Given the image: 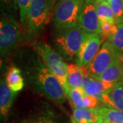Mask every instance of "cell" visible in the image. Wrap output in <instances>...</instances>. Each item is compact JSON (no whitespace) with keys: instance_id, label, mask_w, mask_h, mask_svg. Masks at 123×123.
I'll list each match as a JSON object with an SVG mask.
<instances>
[{"instance_id":"cell-1","label":"cell","mask_w":123,"mask_h":123,"mask_svg":"<svg viewBox=\"0 0 123 123\" xmlns=\"http://www.w3.org/2000/svg\"><path fill=\"white\" fill-rule=\"evenodd\" d=\"M16 62L25 81L36 92L57 104L66 102L67 97L62 84L33 49L18 51Z\"/></svg>"},{"instance_id":"cell-2","label":"cell","mask_w":123,"mask_h":123,"mask_svg":"<svg viewBox=\"0 0 123 123\" xmlns=\"http://www.w3.org/2000/svg\"><path fill=\"white\" fill-rule=\"evenodd\" d=\"M53 10L49 0H32L23 25L21 41H32L40 35L50 20Z\"/></svg>"},{"instance_id":"cell-3","label":"cell","mask_w":123,"mask_h":123,"mask_svg":"<svg viewBox=\"0 0 123 123\" xmlns=\"http://www.w3.org/2000/svg\"><path fill=\"white\" fill-rule=\"evenodd\" d=\"M90 34L79 26L55 31L53 47L64 60L75 63L81 45Z\"/></svg>"},{"instance_id":"cell-4","label":"cell","mask_w":123,"mask_h":123,"mask_svg":"<svg viewBox=\"0 0 123 123\" xmlns=\"http://www.w3.org/2000/svg\"><path fill=\"white\" fill-rule=\"evenodd\" d=\"M86 0H59L53 7L52 19L55 31L79 26Z\"/></svg>"},{"instance_id":"cell-5","label":"cell","mask_w":123,"mask_h":123,"mask_svg":"<svg viewBox=\"0 0 123 123\" xmlns=\"http://www.w3.org/2000/svg\"><path fill=\"white\" fill-rule=\"evenodd\" d=\"M31 46L32 49L39 55L44 64L60 80L63 87L67 86L68 64L64 62L63 57L55 49L43 41H34Z\"/></svg>"},{"instance_id":"cell-6","label":"cell","mask_w":123,"mask_h":123,"mask_svg":"<svg viewBox=\"0 0 123 123\" xmlns=\"http://www.w3.org/2000/svg\"><path fill=\"white\" fill-rule=\"evenodd\" d=\"M23 30L15 18L1 14L0 21L1 57H7L21 40Z\"/></svg>"},{"instance_id":"cell-7","label":"cell","mask_w":123,"mask_h":123,"mask_svg":"<svg viewBox=\"0 0 123 123\" xmlns=\"http://www.w3.org/2000/svg\"><path fill=\"white\" fill-rule=\"evenodd\" d=\"M118 59L108 40H105L92 61L86 66L90 75L97 79Z\"/></svg>"},{"instance_id":"cell-8","label":"cell","mask_w":123,"mask_h":123,"mask_svg":"<svg viewBox=\"0 0 123 123\" xmlns=\"http://www.w3.org/2000/svg\"><path fill=\"white\" fill-rule=\"evenodd\" d=\"M105 41V40L101 34H90L81 45L75 64L80 67L88 66L96 56Z\"/></svg>"},{"instance_id":"cell-9","label":"cell","mask_w":123,"mask_h":123,"mask_svg":"<svg viewBox=\"0 0 123 123\" xmlns=\"http://www.w3.org/2000/svg\"><path fill=\"white\" fill-rule=\"evenodd\" d=\"M79 26L90 34H101L100 21L95 1H85L79 18Z\"/></svg>"},{"instance_id":"cell-10","label":"cell","mask_w":123,"mask_h":123,"mask_svg":"<svg viewBox=\"0 0 123 123\" xmlns=\"http://www.w3.org/2000/svg\"><path fill=\"white\" fill-rule=\"evenodd\" d=\"M17 92H14L10 88L4 79H1L0 82V114L3 120L8 115Z\"/></svg>"},{"instance_id":"cell-11","label":"cell","mask_w":123,"mask_h":123,"mask_svg":"<svg viewBox=\"0 0 123 123\" xmlns=\"http://www.w3.org/2000/svg\"><path fill=\"white\" fill-rule=\"evenodd\" d=\"M101 103L107 107L123 111V78L104 94Z\"/></svg>"},{"instance_id":"cell-12","label":"cell","mask_w":123,"mask_h":123,"mask_svg":"<svg viewBox=\"0 0 123 123\" xmlns=\"http://www.w3.org/2000/svg\"><path fill=\"white\" fill-rule=\"evenodd\" d=\"M101 117L99 107L96 108L73 107L71 123H92Z\"/></svg>"},{"instance_id":"cell-13","label":"cell","mask_w":123,"mask_h":123,"mask_svg":"<svg viewBox=\"0 0 123 123\" xmlns=\"http://www.w3.org/2000/svg\"><path fill=\"white\" fill-rule=\"evenodd\" d=\"M123 78V60L116 59L111 66L105 70L97 79L116 84Z\"/></svg>"},{"instance_id":"cell-14","label":"cell","mask_w":123,"mask_h":123,"mask_svg":"<svg viewBox=\"0 0 123 123\" xmlns=\"http://www.w3.org/2000/svg\"><path fill=\"white\" fill-rule=\"evenodd\" d=\"M114 85L111 83L93 78L84 90L87 94L95 97L101 103L104 94H105Z\"/></svg>"},{"instance_id":"cell-15","label":"cell","mask_w":123,"mask_h":123,"mask_svg":"<svg viewBox=\"0 0 123 123\" xmlns=\"http://www.w3.org/2000/svg\"><path fill=\"white\" fill-rule=\"evenodd\" d=\"M5 79L9 87L14 92H19L24 87L25 80L23 77L21 70L18 66H11L6 73Z\"/></svg>"},{"instance_id":"cell-16","label":"cell","mask_w":123,"mask_h":123,"mask_svg":"<svg viewBox=\"0 0 123 123\" xmlns=\"http://www.w3.org/2000/svg\"><path fill=\"white\" fill-rule=\"evenodd\" d=\"M66 81H67V85L70 88H82V84H83L82 67H80L75 63L68 64Z\"/></svg>"},{"instance_id":"cell-17","label":"cell","mask_w":123,"mask_h":123,"mask_svg":"<svg viewBox=\"0 0 123 123\" xmlns=\"http://www.w3.org/2000/svg\"><path fill=\"white\" fill-rule=\"evenodd\" d=\"M66 97L68 98L73 107L84 108V98L86 95L82 88H70L68 85L64 86Z\"/></svg>"},{"instance_id":"cell-18","label":"cell","mask_w":123,"mask_h":123,"mask_svg":"<svg viewBox=\"0 0 123 123\" xmlns=\"http://www.w3.org/2000/svg\"><path fill=\"white\" fill-rule=\"evenodd\" d=\"M108 40L116 56L123 60V23L117 24L116 32Z\"/></svg>"},{"instance_id":"cell-19","label":"cell","mask_w":123,"mask_h":123,"mask_svg":"<svg viewBox=\"0 0 123 123\" xmlns=\"http://www.w3.org/2000/svg\"><path fill=\"white\" fill-rule=\"evenodd\" d=\"M97 10L99 21H107L116 24L114 14L110 3L107 1H96Z\"/></svg>"},{"instance_id":"cell-20","label":"cell","mask_w":123,"mask_h":123,"mask_svg":"<svg viewBox=\"0 0 123 123\" xmlns=\"http://www.w3.org/2000/svg\"><path fill=\"white\" fill-rule=\"evenodd\" d=\"M100 114L103 120L111 123H123V111L107 106L99 107Z\"/></svg>"},{"instance_id":"cell-21","label":"cell","mask_w":123,"mask_h":123,"mask_svg":"<svg viewBox=\"0 0 123 123\" xmlns=\"http://www.w3.org/2000/svg\"><path fill=\"white\" fill-rule=\"evenodd\" d=\"M0 6L1 14L15 18L18 10L17 0H0Z\"/></svg>"},{"instance_id":"cell-22","label":"cell","mask_w":123,"mask_h":123,"mask_svg":"<svg viewBox=\"0 0 123 123\" xmlns=\"http://www.w3.org/2000/svg\"><path fill=\"white\" fill-rule=\"evenodd\" d=\"M17 1L19 10L20 22L23 25H24L26 22L29 9L32 0H17Z\"/></svg>"},{"instance_id":"cell-23","label":"cell","mask_w":123,"mask_h":123,"mask_svg":"<svg viewBox=\"0 0 123 123\" xmlns=\"http://www.w3.org/2000/svg\"><path fill=\"white\" fill-rule=\"evenodd\" d=\"M101 34L105 40L114 34L117 30V24H112L107 21H100Z\"/></svg>"},{"instance_id":"cell-24","label":"cell","mask_w":123,"mask_h":123,"mask_svg":"<svg viewBox=\"0 0 123 123\" xmlns=\"http://www.w3.org/2000/svg\"><path fill=\"white\" fill-rule=\"evenodd\" d=\"M22 123H54L51 120H49L48 118H40L31 119V120H27Z\"/></svg>"},{"instance_id":"cell-25","label":"cell","mask_w":123,"mask_h":123,"mask_svg":"<svg viewBox=\"0 0 123 123\" xmlns=\"http://www.w3.org/2000/svg\"><path fill=\"white\" fill-rule=\"evenodd\" d=\"M103 123V118H102V116H101L100 118L98 119V120H97V121H95V122H93V123Z\"/></svg>"},{"instance_id":"cell-26","label":"cell","mask_w":123,"mask_h":123,"mask_svg":"<svg viewBox=\"0 0 123 123\" xmlns=\"http://www.w3.org/2000/svg\"><path fill=\"white\" fill-rule=\"evenodd\" d=\"M58 1H59V0H49V1L51 2V4H52V6H53V7H54L55 4L57 3Z\"/></svg>"},{"instance_id":"cell-27","label":"cell","mask_w":123,"mask_h":123,"mask_svg":"<svg viewBox=\"0 0 123 123\" xmlns=\"http://www.w3.org/2000/svg\"><path fill=\"white\" fill-rule=\"evenodd\" d=\"M110 0H98L97 1H107V2H109Z\"/></svg>"},{"instance_id":"cell-28","label":"cell","mask_w":123,"mask_h":123,"mask_svg":"<svg viewBox=\"0 0 123 123\" xmlns=\"http://www.w3.org/2000/svg\"><path fill=\"white\" fill-rule=\"evenodd\" d=\"M103 123H111L109 122V121H107V120H103Z\"/></svg>"},{"instance_id":"cell-29","label":"cell","mask_w":123,"mask_h":123,"mask_svg":"<svg viewBox=\"0 0 123 123\" xmlns=\"http://www.w3.org/2000/svg\"><path fill=\"white\" fill-rule=\"evenodd\" d=\"M93 1H98V0H93Z\"/></svg>"}]
</instances>
